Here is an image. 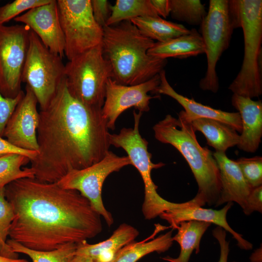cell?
Masks as SVG:
<instances>
[{
	"mask_svg": "<svg viewBox=\"0 0 262 262\" xmlns=\"http://www.w3.org/2000/svg\"><path fill=\"white\" fill-rule=\"evenodd\" d=\"M4 195L15 214L9 236L28 248L50 251L102 230L101 216L89 201L57 182L21 178L6 185Z\"/></svg>",
	"mask_w": 262,
	"mask_h": 262,
	"instance_id": "obj_1",
	"label": "cell"
},
{
	"mask_svg": "<svg viewBox=\"0 0 262 262\" xmlns=\"http://www.w3.org/2000/svg\"><path fill=\"white\" fill-rule=\"evenodd\" d=\"M110 135L102 108L74 98L64 78L47 106L40 110L38 151L30 167L36 179L57 182L70 171L100 161L109 151Z\"/></svg>",
	"mask_w": 262,
	"mask_h": 262,
	"instance_id": "obj_2",
	"label": "cell"
},
{
	"mask_svg": "<svg viewBox=\"0 0 262 262\" xmlns=\"http://www.w3.org/2000/svg\"><path fill=\"white\" fill-rule=\"evenodd\" d=\"M154 43L130 20L103 27L102 53L111 64L112 79L122 85H133L159 74L167 60L147 54Z\"/></svg>",
	"mask_w": 262,
	"mask_h": 262,
	"instance_id": "obj_3",
	"label": "cell"
},
{
	"mask_svg": "<svg viewBox=\"0 0 262 262\" xmlns=\"http://www.w3.org/2000/svg\"><path fill=\"white\" fill-rule=\"evenodd\" d=\"M155 138L175 147L188 163L198 186L192 200L199 206H215L221 191L219 170L213 153L198 142L191 122L180 114L167 115L153 127Z\"/></svg>",
	"mask_w": 262,
	"mask_h": 262,
	"instance_id": "obj_4",
	"label": "cell"
},
{
	"mask_svg": "<svg viewBox=\"0 0 262 262\" xmlns=\"http://www.w3.org/2000/svg\"><path fill=\"white\" fill-rule=\"evenodd\" d=\"M235 28L243 31L244 55L239 73L229 86L233 94L251 98L262 94V0H229Z\"/></svg>",
	"mask_w": 262,
	"mask_h": 262,
	"instance_id": "obj_5",
	"label": "cell"
},
{
	"mask_svg": "<svg viewBox=\"0 0 262 262\" xmlns=\"http://www.w3.org/2000/svg\"><path fill=\"white\" fill-rule=\"evenodd\" d=\"M65 78L70 94L87 106L102 108L106 83L113 77L111 64L101 44L76 56L65 65Z\"/></svg>",
	"mask_w": 262,
	"mask_h": 262,
	"instance_id": "obj_6",
	"label": "cell"
},
{
	"mask_svg": "<svg viewBox=\"0 0 262 262\" xmlns=\"http://www.w3.org/2000/svg\"><path fill=\"white\" fill-rule=\"evenodd\" d=\"M133 128H123L118 133L111 134L110 143L116 147H121L126 152L131 165L140 173L145 188L142 213L145 219L150 220L171 209L175 203L164 199L157 192L158 187L152 180L151 171L164 164L152 162L151 154L147 149L148 142L141 136L139 131L142 113L133 111Z\"/></svg>",
	"mask_w": 262,
	"mask_h": 262,
	"instance_id": "obj_7",
	"label": "cell"
},
{
	"mask_svg": "<svg viewBox=\"0 0 262 262\" xmlns=\"http://www.w3.org/2000/svg\"><path fill=\"white\" fill-rule=\"evenodd\" d=\"M65 70L62 58L48 49L31 30L21 81L33 92L40 110L45 109L55 95L65 78Z\"/></svg>",
	"mask_w": 262,
	"mask_h": 262,
	"instance_id": "obj_8",
	"label": "cell"
},
{
	"mask_svg": "<svg viewBox=\"0 0 262 262\" xmlns=\"http://www.w3.org/2000/svg\"><path fill=\"white\" fill-rule=\"evenodd\" d=\"M201 26L207 56V68L199 82L200 88L216 93L219 80L216 66L222 53L229 48L235 29L228 0H210L209 9Z\"/></svg>",
	"mask_w": 262,
	"mask_h": 262,
	"instance_id": "obj_9",
	"label": "cell"
},
{
	"mask_svg": "<svg viewBox=\"0 0 262 262\" xmlns=\"http://www.w3.org/2000/svg\"><path fill=\"white\" fill-rule=\"evenodd\" d=\"M68 61L101 44L103 28L96 22L91 0H57Z\"/></svg>",
	"mask_w": 262,
	"mask_h": 262,
	"instance_id": "obj_10",
	"label": "cell"
},
{
	"mask_svg": "<svg viewBox=\"0 0 262 262\" xmlns=\"http://www.w3.org/2000/svg\"><path fill=\"white\" fill-rule=\"evenodd\" d=\"M131 164L127 156H119L109 150L99 162L83 169L70 171L57 183L63 188L77 191L87 198L110 227L114 219L103 203V184L109 175Z\"/></svg>",
	"mask_w": 262,
	"mask_h": 262,
	"instance_id": "obj_11",
	"label": "cell"
},
{
	"mask_svg": "<svg viewBox=\"0 0 262 262\" xmlns=\"http://www.w3.org/2000/svg\"><path fill=\"white\" fill-rule=\"evenodd\" d=\"M30 31L24 24H0V92L5 98H15L22 91Z\"/></svg>",
	"mask_w": 262,
	"mask_h": 262,
	"instance_id": "obj_12",
	"label": "cell"
},
{
	"mask_svg": "<svg viewBox=\"0 0 262 262\" xmlns=\"http://www.w3.org/2000/svg\"><path fill=\"white\" fill-rule=\"evenodd\" d=\"M160 75L140 84L125 85L109 79L106 83V96L102 108V113L108 128L114 130L118 116L126 110L134 107L139 112L149 111L150 100L159 96L148 94L155 92L160 84Z\"/></svg>",
	"mask_w": 262,
	"mask_h": 262,
	"instance_id": "obj_13",
	"label": "cell"
},
{
	"mask_svg": "<svg viewBox=\"0 0 262 262\" xmlns=\"http://www.w3.org/2000/svg\"><path fill=\"white\" fill-rule=\"evenodd\" d=\"M37 103L33 92L26 85L23 98L7 121L3 137L17 148L38 152L39 112L37 110Z\"/></svg>",
	"mask_w": 262,
	"mask_h": 262,
	"instance_id": "obj_14",
	"label": "cell"
},
{
	"mask_svg": "<svg viewBox=\"0 0 262 262\" xmlns=\"http://www.w3.org/2000/svg\"><path fill=\"white\" fill-rule=\"evenodd\" d=\"M14 20L28 26L52 52L62 58L65 40L61 28L57 0L32 8Z\"/></svg>",
	"mask_w": 262,
	"mask_h": 262,
	"instance_id": "obj_15",
	"label": "cell"
},
{
	"mask_svg": "<svg viewBox=\"0 0 262 262\" xmlns=\"http://www.w3.org/2000/svg\"><path fill=\"white\" fill-rule=\"evenodd\" d=\"M233 204V202H228L223 208L217 210L203 208L196 205L192 199L185 202L177 203L175 207L159 216L166 221L172 229H176L180 222L184 221L195 220L214 224L229 232L241 249L250 250L253 245L244 239L242 235L234 231L227 222V213Z\"/></svg>",
	"mask_w": 262,
	"mask_h": 262,
	"instance_id": "obj_16",
	"label": "cell"
},
{
	"mask_svg": "<svg viewBox=\"0 0 262 262\" xmlns=\"http://www.w3.org/2000/svg\"><path fill=\"white\" fill-rule=\"evenodd\" d=\"M160 84L155 93L164 94L176 100L184 108L180 113L188 121L191 122L199 118H211L226 123L237 131L241 132L242 120L239 112H227L215 109L204 105L178 93L170 85L166 77L165 71L163 70L159 73Z\"/></svg>",
	"mask_w": 262,
	"mask_h": 262,
	"instance_id": "obj_17",
	"label": "cell"
},
{
	"mask_svg": "<svg viewBox=\"0 0 262 262\" xmlns=\"http://www.w3.org/2000/svg\"><path fill=\"white\" fill-rule=\"evenodd\" d=\"M232 105L240 115L242 130L238 147L244 151L254 152L262 136V102L233 94Z\"/></svg>",
	"mask_w": 262,
	"mask_h": 262,
	"instance_id": "obj_18",
	"label": "cell"
},
{
	"mask_svg": "<svg viewBox=\"0 0 262 262\" xmlns=\"http://www.w3.org/2000/svg\"><path fill=\"white\" fill-rule=\"evenodd\" d=\"M213 155L219 170L221 187L214 207L235 202L243 208L252 188L245 179L235 161L229 159L225 152L215 151Z\"/></svg>",
	"mask_w": 262,
	"mask_h": 262,
	"instance_id": "obj_19",
	"label": "cell"
},
{
	"mask_svg": "<svg viewBox=\"0 0 262 262\" xmlns=\"http://www.w3.org/2000/svg\"><path fill=\"white\" fill-rule=\"evenodd\" d=\"M205 53L202 37L194 28L187 34L164 42H155L147 52L148 55L162 59L170 57L187 58Z\"/></svg>",
	"mask_w": 262,
	"mask_h": 262,
	"instance_id": "obj_20",
	"label": "cell"
},
{
	"mask_svg": "<svg viewBox=\"0 0 262 262\" xmlns=\"http://www.w3.org/2000/svg\"><path fill=\"white\" fill-rule=\"evenodd\" d=\"M196 131H200L207 140V143L216 151L225 152L228 148L237 146L240 135L229 125L211 118H199L191 122Z\"/></svg>",
	"mask_w": 262,
	"mask_h": 262,
	"instance_id": "obj_21",
	"label": "cell"
},
{
	"mask_svg": "<svg viewBox=\"0 0 262 262\" xmlns=\"http://www.w3.org/2000/svg\"><path fill=\"white\" fill-rule=\"evenodd\" d=\"M211 225L210 223L195 220L180 222L176 228L177 233L172 237L180 246L179 256L162 259L168 262H189L194 250L196 254L199 253L201 239Z\"/></svg>",
	"mask_w": 262,
	"mask_h": 262,
	"instance_id": "obj_22",
	"label": "cell"
},
{
	"mask_svg": "<svg viewBox=\"0 0 262 262\" xmlns=\"http://www.w3.org/2000/svg\"><path fill=\"white\" fill-rule=\"evenodd\" d=\"M139 234L134 227L123 223L105 240L95 244H88L87 241L78 244L75 254L88 256L94 260L102 252H112L116 254L122 247L134 241Z\"/></svg>",
	"mask_w": 262,
	"mask_h": 262,
	"instance_id": "obj_23",
	"label": "cell"
},
{
	"mask_svg": "<svg viewBox=\"0 0 262 262\" xmlns=\"http://www.w3.org/2000/svg\"><path fill=\"white\" fill-rule=\"evenodd\" d=\"M130 21L148 38L164 42L188 33L183 25L162 18L160 16H145L132 18Z\"/></svg>",
	"mask_w": 262,
	"mask_h": 262,
	"instance_id": "obj_24",
	"label": "cell"
},
{
	"mask_svg": "<svg viewBox=\"0 0 262 262\" xmlns=\"http://www.w3.org/2000/svg\"><path fill=\"white\" fill-rule=\"evenodd\" d=\"M172 237L171 230L150 241H134L119 249L112 262H137L149 253L164 252L172 246Z\"/></svg>",
	"mask_w": 262,
	"mask_h": 262,
	"instance_id": "obj_25",
	"label": "cell"
},
{
	"mask_svg": "<svg viewBox=\"0 0 262 262\" xmlns=\"http://www.w3.org/2000/svg\"><path fill=\"white\" fill-rule=\"evenodd\" d=\"M145 16H159L150 0H117L111 6V14L106 26Z\"/></svg>",
	"mask_w": 262,
	"mask_h": 262,
	"instance_id": "obj_26",
	"label": "cell"
},
{
	"mask_svg": "<svg viewBox=\"0 0 262 262\" xmlns=\"http://www.w3.org/2000/svg\"><path fill=\"white\" fill-rule=\"evenodd\" d=\"M6 244L11 253L26 255L33 262H70L77 247V244L70 243L52 250L39 251L28 248L10 239L7 240Z\"/></svg>",
	"mask_w": 262,
	"mask_h": 262,
	"instance_id": "obj_27",
	"label": "cell"
},
{
	"mask_svg": "<svg viewBox=\"0 0 262 262\" xmlns=\"http://www.w3.org/2000/svg\"><path fill=\"white\" fill-rule=\"evenodd\" d=\"M30 161L28 157L19 154L0 155V188L19 179L35 178L30 167H22Z\"/></svg>",
	"mask_w": 262,
	"mask_h": 262,
	"instance_id": "obj_28",
	"label": "cell"
},
{
	"mask_svg": "<svg viewBox=\"0 0 262 262\" xmlns=\"http://www.w3.org/2000/svg\"><path fill=\"white\" fill-rule=\"evenodd\" d=\"M169 4L173 19L191 25H200L207 13L200 0H169Z\"/></svg>",
	"mask_w": 262,
	"mask_h": 262,
	"instance_id": "obj_29",
	"label": "cell"
},
{
	"mask_svg": "<svg viewBox=\"0 0 262 262\" xmlns=\"http://www.w3.org/2000/svg\"><path fill=\"white\" fill-rule=\"evenodd\" d=\"M14 216L13 208L5 197L4 188H0V255L17 259L18 254L11 253L6 244L7 237L9 236Z\"/></svg>",
	"mask_w": 262,
	"mask_h": 262,
	"instance_id": "obj_30",
	"label": "cell"
},
{
	"mask_svg": "<svg viewBox=\"0 0 262 262\" xmlns=\"http://www.w3.org/2000/svg\"><path fill=\"white\" fill-rule=\"evenodd\" d=\"M242 173L252 188L262 185V157L240 158L235 161Z\"/></svg>",
	"mask_w": 262,
	"mask_h": 262,
	"instance_id": "obj_31",
	"label": "cell"
},
{
	"mask_svg": "<svg viewBox=\"0 0 262 262\" xmlns=\"http://www.w3.org/2000/svg\"><path fill=\"white\" fill-rule=\"evenodd\" d=\"M51 0H15L0 7V24H4L26 10L49 3Z\"/></svg>",
	"mask_w": 262,
	"mask_h": 262,
	"instance_id": "obj_32",
	"label": "cell"
},
{
	"mask_svg": "<svg viewBox=\"0 0 262 262\" xmlns=\"http://www.w3.org/2000/svg\"><path fill=\"white\" fill-rule=\"evenodd\" d=\"M25 92L21 91L15 98L3 97L0 92V136L3 137L5 125L17 104L21 100Z\"/></svg>",
	"mask_w": 262,
	"mask_h": 262,
	"instance_id": "obj_33",
	"label": "cell"
},
{
	"mask_svg": "<svg viewBox=\"0 0 262 262\" xmlns=\"http://www.w3.org/2000/svg\"><path fill=\"white\" fill-rule=\"evenodd\" d=\"M91 5L96 22L103 28L111 16L112 5L106 0H91Z\"/></svg>",
	"mask_w": 262,
	"mask_h": 262,
	"instance_id": "obj_34",
	"label": "cell"
},
{
	"mask_svg": "<svg viewBox=\"0 0 262 262\" xmlns=\"http://www.w3.org/2000/svg\"><path fill=\"white\" fill-rule=\"evenodd\" d=\"M242 209L247 215L255 211L262 213V185L252 188Z\"/></svg>",
	"mask_w": 262,
	"mask_h": 262,
	"instance_id": "obj_35",
	"label": "cell"
},
{
	"mask_svg": "<svg viewBox=\"0 0 262 262\" xmlns=\"http://www.w3.org/2000/svg\"><path fill=\"white\" fill-rule=\"evenodd\" d=\"M213 235L218 241L220 246V252L218 262H228L229 244L226 240V231L217 226L213 230Z\"/></svg>",
	"mask_w": 262,
	"mask_h": 262,
	"instance_id": "obj_36",
	"label": "cell"
},
{
	"mask_svg": "<svg viewBox=\"0 0 262 262\" xmlns=\"http://www.w3.org/2000/svg\"><path fill=\"white\" fill-rule=\"evenodd\" d=\"M11 153H16L24 155L32 161L36 157L37 152L17 148L11 144L5 138L0 136V155Z\"/></svg>",
	"mask_w": 262,
	"mask_h": 262,
	"instance_id": "obj_37",
	"label": "cell"
},
{
	"mask_svg": "<svg viewBox=\"0 0 262 262\" xmlns=\"http://www.w3.org/2000/svg\"><path fill=\"white\" fill-rule=\"evenodd\" d=\"M157 14L166 18L170 15L169 0H150Z\"/></svg>",
	"mask_w": 262,
	"mask_h": 262,
	"instance_id": "obj_38",
	"label": "cell"
},
{
	"mask_svg": "<svg viewBox=\"0 0 262 262\" xmlns=\"http://www.w3.org/2000/svg\"><path fill=\"white\" fill-rule=\"evenodd\" d=\"M70 262H97L92 258L82 255L75 254Z\"/></svg>",
	"mask_w": 262,
	"mask_h": 262,
	"instance_id": "obj_39",
	"label": "cell"
},
{
	"mask_svg": "<svg viewBox=\"0 0 262 262\" xmlns=\"http://www.w3.org/2000/svg\"><path fill=\"white\" fill-rule=\"evenodd\" d=\"M0 262H29L24 259H14L4 257L0 255Z\"/></svg>",
	"mask_w": 262,
	"mask_h": 262,
	"instance_id": "obj_40",
	"label": "cell"
},
{
	"mask_svg": "<svg viewBox=\"0 0 262 262\" xmlns=\"http://www.w3.org/2000/svg\"><path fill=\"white\" fill-rule=\"evenodd\" d=\"M251 262H262L261 250L259 249L256 250L250 257Z\"/></svg>",
	"mask_w": 262,
	"mask_h": 262,
	"instance_id": "obj_41",
	"label": "cell"
}]
</instances>
